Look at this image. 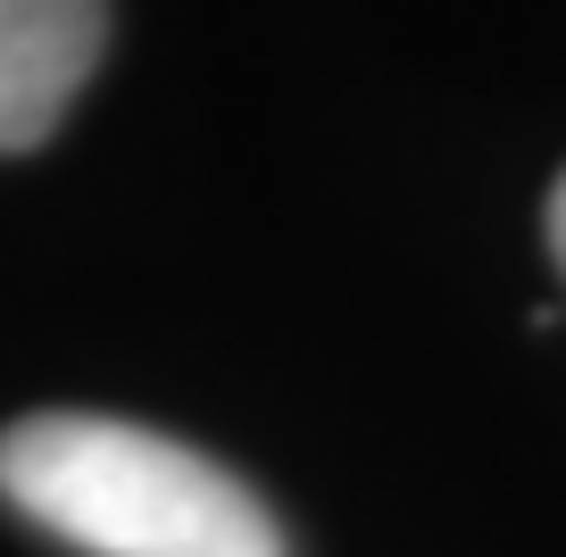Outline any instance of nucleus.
Masks as SVG:
<instances>
[{
  "label": "nucleus",
  "instance_id": "nucleus-1",
  "mask_svg": "<svg viewBox=\"0 0 566 557\" xmlns=\"http://www.w3.org/2000/svg\"><path fill=\"white\" fill-rule=\"evenodd\" d=\"M0 500L84 557H283V524L217 458L84 408L0 433Z\"/></svg>",
  "mask_w": 566,
  "mask_h": 557
},
{
  "label": "nucleus",
  "instance_id": "nucleus-2",
  "mask_svg": "<svg viewBox=\"0 0 566 557\" xmlns=\"http://www.w3.org/2000/svg\"><path fill=\"white\" fill-rule=\"evenodd\" d=\"M108 51V0H0V158L42 150Z\"/></svg>",
  "mask_w": 566,
  "mask_h": 557
},
{
  "label": "nucleus",
  "instance_id": "nucleus-3",
  "mask_svg": "<svg viewBox=\"0 0 566 557\" xmlns=\"http://www.w3.org/2000/svg\"><path fill=\"white\" fill-rule=\"evenodd\" d=\"M549 259L566 266V175H558V192H549Z\"/></svg>",
  "mask_w": 566,
  "mask_h": 557
}]
</instances>
